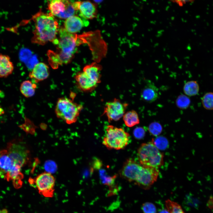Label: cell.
Masks as SVG:
<instances>
[{
    "instance_id": "6da1fadb",
    "label": "cell",
    "mask_w": 213,
    "mask_h": 213,
    "mask_svg": "<svg viewBox=\"0 0 213 213\" xmlns=\"http://www.w3.org/2000/svg\"><path fill=\"white\" fill-rule=\"evenodd\" d=\"M119 173L122 178L128 181L148 190L156 181L159 170L144 166L133 159H128L124 163Z\"/></svg>"
},
{
    "instance_id": "7a4b0ae2",
    "label": "cell",
    "mask_w": 213,
    "mask_h": 213,
    "mask_svg": "<svg viewBox=\"0 0 213 213\" xmlns=\"http://www.w3.org/2000/svg\"><path fill=\"white\" fill-rule=\"evenodd\" d=\"M58 47L56 52H50L49 54V62L54 69L59 65L69 63L73 58L77 46L80 43L77 36L67 32L64 28L59 31Z\"/></svg>"
},
{
    "instance_id": "3957f363",
    "label": "cell",
    "mask_w": 213,
    "mask_h": 213,
    "mask_svg": "<svg viewBox=\"0 0 213 213\" xmlns=\"http://www.w3.org/2000/svg\"><path fill=\"white\" fill-rule=\"evenodd\" d=\"M33 19L35 28L32 42L42 45L49 41L56 43L58 40L57 35L59 27L53 16L39 12L33 17Z\"/></svg>"
},
{
    "instance_id": "277c9868",
    "label": "cell",
    "mask_w": 213,
    "mask_h": 213,
    "mask_svg": "<svg viewBox=\"0 0 213 213\" xmlns=\"http://www.w3.org/2000/svg\"><path fill=\"white\" fill-rule=\"evenodd\" d=\"M102 66L93 62L85 66L82 72L75 76L77 87L81 91L90 92L94 90L101 82Z\"/></svg>"
},
{
    "instance_id": "5b68a950",
    "label": "cell",
    "mask_w": 213,
    "mask_h": 213,
    "mask_svg": "<svg viewBox=\"0 0 213 213\" xmlns=\"http://www.w3.org/2000/svg\"><path fill=\"white\" fill-rule=\"evenodd\" d=\"M137 157L144 166L159 169L163 165L164 156L152 141L142 143L137 150Z\"/></svg>"
},
{
    "instance_id": "8992f818",
    "label": "cell",
    "mask_w": 213,
    "mask_h": 213,
    "mask_svg": "<svg viewBox=\"0 0 213 213\" xmlns=\"http://www.w3.org/2000/svg\"><path fill=\"white\" fill-rule=\"evenodd\" d=\"M83 106L67 97L59 98L55 108V112L57 118L68 124H72L77 120Z\"/></svg>"
},
{
    "instance_id": "52a82bcc",
    "label": "cell",
    "mask_w": 213,
    "mask_h": 213,
    "mask_svg": "<svg viewBox=\"0 0 213 213\" xmlns=\"http://www.w3.org/2000/svg\"><path fill=\"white\" fill-rule=\"evenodd\" d=\"M102 143L109 149H122L128 145L130 135L123 129L108 125Z\"/></svg>"
},
{
    "instance_id": "ba28073f",
    "label": "cell",
    "mask_w": 213,
    "mask_h": 213,
    "mask_svg": "<svg viewBox=\"0 0 213 213\" xmlns=\"http://www.w3.org/2000/svg\"><path fill=\"white\" fill-rule=\"evenodd\" d=\"M7 150L13 164L22 167L28 162L30 151L24 142L14 140L7 143Z\"/></svg>"
},
{
    "instance_id": "9c48e42d",
    "label": "cell",
    "mask_w": 213,
    "mask_h": 213,
    "mask_svg": "<svg viewBox=\"0 0 213 213\" xmlns=\"http://www.w3.org/2000/svg\"><path fill=\"white\" fill-rule=\"evenodd\" d=\"M29 181L31 184L35 185L40 194L46 197L53 196L55 179L51 173L47 172H43Z\"/></svg>"
},
{
    "instance_id": "30bf717a",
    "label": "cell",
    "mask_w": 213,
    "mask_h": 213,
    "mask_svg": "<svg viewBox=\"0 0 213 213\" xmlns=\"http://www.w3.org/2000/svg\"><path fill=\"white\" fill-rule=\"evenodd\" d=\"M48 7L50 14L62 19H66L74 15L76 11L73 2L68 0L49 1Z\"/></svg>"
},
{
    "instance_id": "8fae6325",
    "label": "cell",
    "mask_w": 213,
    "mask_h": 213,
    "mask_svg": "<svg viewBox=\"0 0 213 213\" xmlns=\"http://www.w3.org/2000/svg\"><path fill=\"white\" fill-rule=\"evenodd\" d=\"M128 104L122 102L120 100L114 98L106 103L103 114L106 116L109 122L119 120L123 117Z\"/></svg>"
},
{
    "instance_id": "7c38bea8",
    "label": "cell",
    "mask_w": 213,
    "mask_h": 213,
    "mask_svg": "<svg viewBox=\"0 0 213 213\" xmlns=\"http://www.w3.org/2000/svg\"><path fill=\"white\" fill-rule=\"evenodd\" d=\"M89 22L87 20L76 15L71 16L66 19L64 23V28L68 32L73 34L79 31Z\"/></svg>"
},
{
    "instance_id": "4fadbf2b",
    "label": "cell",
    "mask_w": 213,
    "mask_h": 213,
    "mask_svg": "<svg viewBox=\"0 0 213 213\" xmlns=\"http://www.w3.org/2000/svg\"><path fill=\"white\" fill-rule=\"evenodd\" d=\"M49 68L45 64L40 62L36 64L29 74V77L36 83L43 81L49 76Z\"/></svg>"
},
{
    "instance_id": "5bb4252c",
    "label": "cell",
    "mask_w": 213,
    "mask_h": 213,
    "mask_svg": "<svg viewBox=\"0 0 213 213\" xmlns=\"http://www.w3.org/2000/svg\"><path fill=\"white\" fill-rule=\"evenodd\" d=\"M141 95L145 101L152 103L156 101L158 97V89L154 84L149 82L142 90Z\"/></svg>"
},
{
    "instance_id": "9a60e30c",
    "label": "cell",
    "mask_w": 213,
    "mask_h": 213,
    "mask_svg": "<svg viewBox=\"0 0 213 213\" xmlns=\"http://www.w3.org/2000/svg\"><path fill=\"white\" fill-rule=\"evenodd\" d=\"M78 10L80 17L86 20L94 18L97 13L96 6L89 1H80Z\"/></svg>"
},
{
    "instance_id": "2e32d148",
    "label": "cell",
    "mask_w": 213,
    "mask_h": 213,
    "mask_svg": "<svg viewBox=\"0 0 213 213\" xmlns=\"http://www.w3.org/2000/svg\"><path fill=\"white\" fill-rule=\"evenodd\" d=\"M14 69V64L8 55L0 54V78H6L11 75Z\"/></svg>"
},
{
    "instance_id": "e0dca14e",
    "label": "cell",
    "mask_w": 213,
    "mask_h": 213,
    "mask_svg": "<svg viewBox=\"0 0 213 213\" xmlns=\"http://www.w3.org/2000/svg\"><path fill=\"white\" fill-rule=\"evenodd\" d=\"M12 165L7 149L0 151V177H4Z\"/></svg>"
},
{
    "instance_id": "ac0fdd59",
    "label": "cell",
    "mask_w": 213,
    "mask_h": 213,
    "mask_svg": "<svg viewBox=\"0 0 213 213\" xmlns=\"http://www.w3.org/2000/svg\"><path fill=\"white\" fill-rule=\"evenodd\" d=\"M37 85L30 80H25L21 84L20 90L21 94L26 98H29L35 94Z\"/></svg>"
},
{
    "instance_id": "d6986e66",
    "label": "cell",
    "mask_w": 213,
    "mask_h": 213,
    "mask_svg": "<svg viewBox=\"0 0 213 213\" xmlns=\"http://www.w3.org/2000/svg\"><path fill=\"white\" fill-rule=\"evenodd\" d=\"M123 119L125 125L128 127H133L140 122L138 114L134 110L125 113L123 116Z\"/></svg>"
},
{
    "instance_id": "ffe728a7",
    "label": "cell",
    "mask_w": 213,
    "mask_h": 213,
    "mask_svg": "<svg viewBox=\"0 0 213 213\" xmlns=\"http://www.w3.org/2000/svg\"><path fill=\"white\" fill-rule=\"evenodd\" d=\"M199 90V85L197 81L191 80L186 83L183 87L185 94L188 96H193L196 95Z\"/></svg>"
},
{
    "instance_id": "44dd1931",
    "label": "cell",
    "mask_w": 213,
    "mask_h": 213,
    "mask_svg": "<svg viewBox=\"0 0 213 213\" xmlns=\"http://www.w3.org/2000/svg\"><path fill=\"white\" fill-rule=\"evenodd\" d=\"M165 208L169 213H185L178 203L167 199L165 201Z\"/></svg>"
},
{
    "instance_id": "7402d4cb",
    "label": "cell",
    "mask_w": 213,
    "mask_h": 213,
    "mask_svg": "<svg viewBox=\"0 0 213 213\" xmlns=\"http://www.w3.org/2000/svg\"><path fill=\"white\" fill-rule=\"evenodd\" d=\"M191 100L186 95L181 94L177 98L175 101L177 106L181 109H185L189 106Z\"/></svg>"
},
{
    "instance_id": "603a6c76",
    "label": "cell",
    "mask_w": 213,
    "mask_h": 213,
    "mask_svg": "<svg viewBox=\"0 0 213 213\" xmlns=\"http://www.w3.org/2000/svg\"><path fill=\"white\" fill-rule=\"evenodd\" d=\"M201 102L205 109L213 110V93L210 92L205 93L202 98Z\"/></svg>"
},
{
    "instance_id": "cb8c5ba5",
    "label": "cell",
    "mask_w": 213,
    "mask_h": 213,
    "mask_svg": "<svg viewBox=\"0 0 213 213\" xmlns=\"http://www.w3.org/2000/svg\"><path fill=\"white\" fill-rule=\"evenodd\" d=\"M162 129V126L159 123L154 122L149 125L148 130L152 135L157 136L161 133Z\"/></svg>"
},
{
    "instance_id": "d4e9b609",
    "label": "cell",
    "mask_w": 213,
    "mask_h": 213,
    "mask_svg": "<svg viewBox=\"0 0 213 213\" xmlns=\"http://www.w3.org/2000/svg\"><path fill=\"white\" fill-rule=\"evenodd\" d=\"M154 144L159 149L163 150L165 149L168 145L167 139L163 137H157L152 141Z\"/></svg>"
},
{
    "instance_id": "484cf974",
    "label": "cell",
    "mask_w": 213,
    "mask_h": 213,
    "mask_svg": "<svg viewBox=\"0 0 213 213\" xmlns=\"http://www.w3.org/2000/svg\"><path fill=\"white\" fill-rule=\"evenodd\" d=\"M141 209L143 213H156L157 210L155 205L153 203L146 202L143 203Z\"/></svg>"
},
{
    "instance_id": "4316f807",
    "label": "cell",
    "mask_w": 213,
    "mask_h": 213,
    "mask_svg": "<svg viewBox=\"0 0 213 213\" xmlns=\"http://www.w3.org/2000/svg\"><path fill=\"white\" fill-rule=\"evenodd\" d=\"M144 129L141 127L136 128L134 130L133 134L134 137L137 139H141L143 138L145 135Z\"/></svg>"
},
{
    "instance_id": "83f0119b",
    "label": "cell",
    "mask_w": 213,
    "mask_h": 213,
    "mask_svg": "<svg viewBox=\"0 0 213 213\" xmlns=\"http://www.w3.org/2000/svg\"><path fill=\"white\" fill-rule=\"evenodd\" d=\"M158 213H169V212L167 210L166 208H165L160 210Z\"/></svg>"
},
{
    "instance_id": "f1b7e54d",
    "label": "cell",
    "mask_w": 213,
    "mask_h": 213,
    "mask_svg": "<svg viewBox=\"0 0 213 213\" xmlns=\"http://www.w3.org/2000/svg\"><path fill=\"white\" fill-rule=\"evenodd\" d=\"M0 213H8V211L6 209H0Z\"/></svg>"
},
{
    "instance_id": "f546056e",
    "label": "cell",
    "mask_w": 213,
    "mask_h": 213,
    "mask_svg": "<svg viewBox=\"0 0 213 213\" xmlns=\"http://www.w3.org/2000/svg\"><path fill=\"white\" fill-rule=\"evenodd\" d=\"M164 31V30H161L157 31V34H162V33Z\"/></svg>"
},
{
    "instance_id": "4dcf8cb0",
    "label": "cell",
    "mask_w": 213,
    "mask_h": 213,
    "mask_svg": "<svg viewBox=\"0 0 213 213\" xmlns=\"http://www.w3.org/2000/svg\"><path fill=\"white\" fill-rule=\"evenodd\" d=\"M150 12L152 14H154L155 12V10L154 9H152L151 10Z\"/></svg>"
},
{
    "instance_id": "1f68e13d",
    "label": "cell",
    "mask_w": 213,
    "mask_h": 213,
    "mask_svg": "<svg viewBox=\"0 0 213 213\" xmlns=\"http://www.w3.org/2000/svg\"><path fill=\"white\" fill-rule=\"evenodd\" d=\"M156 22V21L155 20L154 21H150V23H151L154 24H155Z\"/></svg>"
},
{
    "instance_id": "d6a6232c",
    "label": "cell",
    "mask_w": 213,
    "mask_h": 213,
    "mask_svg": "<svg viewBox=\"0 0 213 213\" xmlns=\"http://www.w3.org/2000/svg\"><path fill=\"white\" fill-rule=\"evenodd\" d=\"M162 35V34H157L156 35V36L157 37H159L161 36Z\"/></svg>"
},
{
    "instance_id": "836d02e7",
    "label": "cell",
    "mask_w": 213,
    "mask_h": 213,
    "mask_svg": "<svg viewBox=\"0 0 213 213\" xmlns=\"http://www.w3.org/2000/svg\"><path fill=\"white\" fill-rule=\"evenodd\" d=\"M159 45V43H156L154 44V48H155L156 47L158 46Z\"/></svg>"
},
{
    "instance_id": "e575fe53",
    "label": "cell",
    "mask_w": 213,
    "mask_h": 213,
    "mask_svg": "<svg viewBox=\"0 0 213 213\" xmlns=\"http://www.w3.org/2000/svg\"><path fill=\"white\" fill-rule=\"evenodd\" d=\"M169 7H170V6H167L166 7L165 10H166V11H167V10H168V9H169Z\"/></svg>"
},
{
    "instance_id": "d590c367",
    "label": "cell",
    "mask_w": 213,
    "mask_h": 213,
    "mask_svg": "<svg viewBox=\"0 0 213 213\" xmlns=\"http://www.w3.org/2000/svg\"><path fill=\"white\" fill-rule=\"evenodd\" d=\"M94 1L96 3H99L101 1H102L99 0V1Z\"/></svg>"
},
{
    "instance_id": "8d00e7d4",
    "label": "cell",
    "mask_w": 213,
    "mask_h": 213,
    "mask_svg": "<svg viewBox=\"0 0 213 213\" xmlns=\"http://www.w3.org/2000/svg\"><path fill=\"white\" fill-rule=\"evenodd\" d=\"M171 19L172 20H174L175 19V17H172L171 18Z\"/></svg>"
},
{
    "instance_id": "74e56055",
    "label": "cell",
    "mask_w": 213,
    "mask_h": 213,
    "mask_svg": "<svg viewBox=\"0 0 213 213\" xmlns=\"http://www.w3.org/2000/svg\"><path fill=\"white\" fill-rule=\"evenodd\" d=\"M167 56L169 58H170V56L169 54H167Z\"/></svg>"
},
{
    "instance_id": "f35d334b",
    "label": "cell",
    "mask_w": 213,
    "mask_h": 213,
    "mask_svg": "<svg viewBox=\"0 0 213 213\" xmlns=\"http://www.w3.org/2000/svg\"><path fill=\"white\" fill-rule=\"evenodd\" d=\"M168 4H171V2L170 1H168Z\"/></svg>"
},
{
    "instance_id": "ab89813d",
    "label": "cell",
    "mask_w": 213,
    "mask_h": 213,
    "mask_svg": "<svg viewBox=\"0 0 213 213\" xmlns=\"http://www.w3.org/2000/svg\"><path fill=\"white\" fill-rule=\"evenodd\" d=\"M163 51H166V49H165V48H163Z\"/></svg>"
},
{
    "instance_id": "60d3db41",
    "label": "cell",
    "mask_w": 213,
    "mask_h": 213,
    "mask_svg": "<svg viewBox=\"0 0 213 213\" xmlns=\"http://www.w3.org/2000/svg\"><path fill=\"white\" fill-rule=\"evenodd\" d=\"M181 20H182V21L183 22L184 21V20H183V18H181Z\"/></svg>"
},
{
    "instance_id": "b9f144b4",
    "label": "cell",
    "mask_w": 213,
    "mask_h": 213,
    "mask_svg": "<svg viewBox=\"0 0 213 213\" xmlns=\"http://www.w3.org/2000/svg\"><path fill=\"white\" fill-rule=\"evenodd\" d=\"M148 31H151V29H148Z\"/></svg>"
},
{
    "instance_id": "7bdbcfd3",
    "label": "cell",
    "mask_w": 213,
    "mask_h": 213,
    "mask_svg": "<svg viewBox=\"0 0 213 213\" xmlns=\"http://www.w3.org/2000/svg\"><path fill=\"white\" fill-rule=\"evenodd\" d=\"M150 41H151V42H153L152 40V39H150Z\"/></svg>"
},
{
    "instance_id": "ee69618b",
    "label": "cell",
    "mask_w": 213,
    "mask_h": 213,
    "mask_svg": "<svg viewBox=\"0 0 213 213\" xmlns=\"http://www.w3.org/2000/svg\"><path fill=\"white\" fill-rule=\"evenodd\" d=\"M143 1H146V0H143Z\"/></svg>"
},
{
    "instance_id": "f6af8a7d",
    "label": "cell",
    "mask_w": 213,
    "mask_h": 213,
    "mask_svg": "<svg viewBox=\"0 0 213 213\" xmlns=\"http://www.w3.org/2000/svg\"><path fill=\"white\" fill-rule=\"evenodd\" d=\"M142 35V36H143V37H144V34H143Z\"/></svg>"
},
{
    "instance_id": "bcb514c9",
    "label": "cell",
    "mask_w": 213,
    "mask_h": 213,
    "mask_svg": "<svg viewBox=\"0 0 213 213\" xmlns=\"http://www.w3.org/2000/svg\"><path fill=\"white\" fill-rule=\"evenodd\" d=\"M146 4H147V5H148L149 4V3H146Z\"/></svg>"
},
{
    "instance_id": "7dc6e473",
    "label": "cell",
    "mask_w": 213,
    "mask_h": 213,
    "mask_svg": "<svg viewBox=\"0 0 213 213\" xmlns=\"http://www.w3.org/2000/svg\"><path fill=\"white\" fill-rule=\"evenodd\" d=\"M157 11L158 12H159V11H160L159 10H158V9L157 10Z\"/></svg>"
},
{
    "instance_id": "c3c4849f",
    "label": "cell",
    "mask_w": 213,
    "mask_h": 213,
    "mask_svg": "<svg viewBox=\"0 0 213 213\" xmlns=\"http://www.w3.org/2000/svg\"><path fill=\"white\" fill-rule=\"evenodd\" d=\"M156 4L157 5H158L159 4H158V3H156Z\"/></svg>"
},
{
    "instance_id": "681fc988",
    "label": "cell",
    "mask_w": 213,
    "mask_h": 213,
    "mask_svg": "<svg viewBox=\"0 0 213 213\" xmlns=\"http://www.w3.org/2000/svg\"><path fill=\"white\" fill-rule=\"evenodd\" d=\"M169 23H170V24L171 25V22H170Z\"/></svg>"
},
{
    "instance_id": "f907efd6",
    "label": "cell",
    "mask_w": 213,
    "mask_h": 213,
    "mask_svg": "<svg viewBox=\"0 0 213 213\" xmlns=\"http://www.w3.org/2000/svg\"><path fill=\"white\" fill-rule=\"evenodd\" d=\"M153 4H155V2H153Z\"/></svg>"
},
{
    "instance_id": "816d5d0a",
    "label": "cell",
    "mask_w": 213,
    "mask_h": 213,
    "mask_svg": "<svg viewBox=\"0 0 213 213\" xmlns=\"http://www.w3.org/2000/svg\"><path fill=\"white\" fill-rule=\"evenodd\" d=\"M187 11H185V13H187Z\"/></svg>"
},
{
    "instance_id": "f5cc1de1",
    "label": "cell",
    "mask_w": 213,
    "mask_h": 213,
    "mask_svg": "<svg viewBox=\"0 0 213 213\" xmlns=\"http://www.w3.org/2000/svg\"><path fill=\"white\" fill-rule=\"evenodd\" d=\"M160 24H161V23H162V22H160Z\"/></svg>"
},
{
    "instance_id": "db71d44e",
    "label": "cell",
    "mask_w": 213,
    "mask_h": 213,
    "mask_svg": "<svg viewBox=\"0 0 213 213\" xmlns=\"http://www.w3.org/2000/svg\"><path fill=\"white\" fill-rule=\"evenodd\" d=\"M173 11L174 12H175V10H173Z\"/></svg>"
},
{
    "instance_id": "11a10c76",
    "label": "cell",
    "mask_w": 213,
    "mask_h": 213,
    "mask_svg": "<svg viewBox=\"0 0 213 213\" xmlns=\"http://www.w3.org/2000/svg\"><path fill=\"white\" fill-rule=\"evenodd\" d=\"M144 52H145L146 51H144Z\"/></svg>"
},
{
    "instance_id": "9f6ffc18",
    "label": "cell",
    "mask_w": 213,
    "mask_h": 213,
    "mask_svg": "<svg viewBox=\"0 0 213 213\" xmlns=\"http://www.w3.org/2000/svg\"><path fill=\"white\" fill-rule=\"evenodd\" d=\"M167 28H168V27H167Z\"/></svg>"
}]
</instances>
